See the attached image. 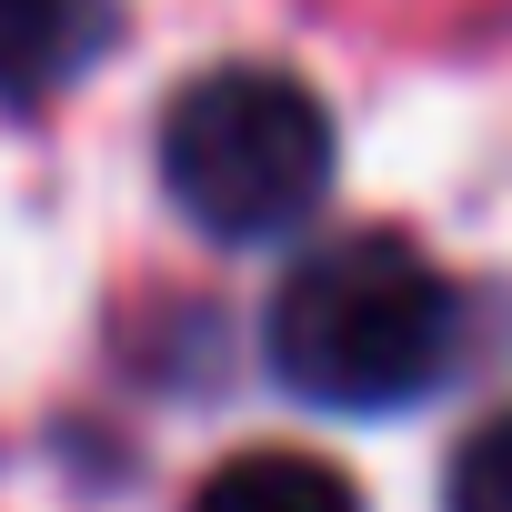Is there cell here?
I'll return each mask as SVG.
<instances>
[{"mask_svg":"<svg viewBox=\"0 0 512 512\" xmlns=\"http://www.w3.org/2000/svg\"><path fill=\"white\" fill-rule=\"evenodd\" d=\"M272 372L322 412H402L462 352V292L402 231H342L282 272L262 312Z\"/></svg>","mask_w":512,"mask_h":512,"instance_id":"1","label":"cell"},{"mask_svg":"<svg viewBox=\"0 0 512 512\" xmlns=\"http://www.w3.org/2000/svg\"><path fill=\"white\" fill-rule=\"evenodd\" d=\"M191 512H362L352 472H332L322 452H292V442H262V452H231Z\"/></svg>","mask_w":512,"mask_h":512,"instance_id":"3","label":"cell"},{"mask_svg":"<svg viewBox=\"0 0 512 512\" xmlns=\"http://www.w3.org/2000/svg\"><path fill=\"white\" fill-rule=\"evenodd\" d=\"M161 191L211 241H272L332 191V111L272 61L191 71L161 111Z\"/></svg>","mask_w":512,"mask_h":512,"instance_id":"2","label":"cell"},{"mask_svg":"<svg viewBox=\"0 0 512 512\" xmlns=\"http://www.w3.org/2000/svg\"><path fill=\"white\" fill-rule=\"evenodd\" d=\"M442 512H512V412L462 432V452L442 472Z\"/></svg>","mask_w":512,"mask_h":512,"instance_id":"5","label":"cell"},{"mask_svg":"<svg viewBox=\"0 0 512 512\" xmlns=\"http://www.w3.org/2000/svg\"><path fill=\"white\" fill-rule=\"evenodd\" d=\"M111 41V0H0V91H51Z\"/></svg>","mask_w":512,"mask_h":512,"instance_id":"4","label":"cell"}]
</instances>
